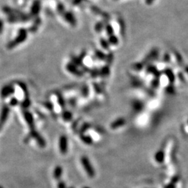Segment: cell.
Returning <instances> with one entry per match:
<instances>
[{
    "label": "cell",
    "instance_id": "7a4b0ae2",
    "mask_svg": "<svg viewBox=\"0 0 188 188\" xmlns=\"http://www.w3.org/2000/svg\"><path fill=\"white\" fill-rule=\"evenodd\" d=\"M80 161H81V163L86 173L87 174V175L90 178H94L95 175V171L93 165H91L90 160L88 158V157L82 156L81 159H80Z\"/></svg>",
    "mask_w": 188,
    "mask_h": 188
},
{
    "label": "cell",
    "instance_id": "ac0fdd59",
    "mask_svg": "<svg viewBox=\"0 0 188 188\" xmlns=\"http://www.w3.org/2000/svg\"><path fill=\"white\" fill-rule=\"evenodd\" d=\"M3 30H4V22L0 20V33H2Z\"/></svg>",
    "mask_w": 188,
    "mask_h": 188
},
{
    "label": "cell",
    "instance_id": "277c9868",
    "mask_svg": "<svg viewBox=\"0 0 188 188\" xmlns=\"http://www.w3.org/2000/svg\"><path fill=\"white\" fill-rule=\"evenodd\" d=\"M58 147H59L60 152L62 154H66L68 152L69 144H68V139L65 135H62L58 140Z\"/></svg>",
    "mask_w": 188,
    "mask_h": 188
},
{
    "label": "cell",
    "instance_id": "4fadbf2b",
    "mask_svg": "<svg viewBox=\"0 0 188 188\" xmlns=\"http://www.w3.org/2000/svg\"><path fill=\"white\" fill-rule=\"evenodd\" d=\"M29 105H30V101L29 99H27V98H26V99L23 102L22 104H21V106H22V107L24 109H26L27 107H29Z\"/></svg>",
    "mask_w": 188,
    "mask_h": 188
},
{
    "label": "cell",
    "instance_id": "3957f363",
    "mask_svg": "<svg viewBox=\"0 0 188 188\" xmlns=\"http://www.w3.org/2000/svg\"><path fill=\"white\" fill-rule=\"evenodd\" d=\"M15 92V88L12 84H7L4 87H3L1 89V97L3 98H6L8 96H10L11 95L13 94Z\"/></svg>",
    "mask_w": 188,
    "mask_h": 188
},
{
    "label": "cell",
    "instance_id": "44dd1931",
    "mask_svg": "<svg viewBox=\"0 0 188 188\" xmlns=\"http://www.w3.org/2000/svg\"><path fill=\"white\" fill-rule=\"evenodd\" d=\"M0 188H3V187H1V186H0Z\"/></svg>",
    "mask_w": 188,
    "mask_h": 188
},
{
    "label": "cell",
    "instance_id": "5b68a950",
    "mask_svg": "<svg viewBox=\"0 0 188 188\" xmlns=\"http://www.w3.org/2000/svg\"><path fill=\"white\" fill-rule=\"evenodd\" d=\"M29 137L34 138L37 141V143H38V144L39 145V146L45 147L46 146V142L44 139L43 138L41 135L38 133V132L36 131L34 129L31 130V132L29 133Z\"/></svg>",
    "mask_w": 188,
    "mask_h": 188
},
{
    "label": "cell",
    "instance_id": "7c38bea8",
    "mask_svg": "<svg viewBox=\"0 0 188 188\" xmlns=\"http://www.w3.org/2000/svg\"><path fill=\"white\" fill-rule=\"evenodd\" d=\"M123 123H124V122H123V120L120 119V120H119V121H115L114 123H113V124L112 125V128H119V126H121V125H122L123 124Z\"/></svg>",
    "mask_w": 188,
    "mask_h": 188
},
{
    "label": "cell",
    "instance_id": "ba28073f",
    "mask_svg": "<svg viewBox=\"0 0 188 188\" xmlns=\"http://www.w3.org/2000/svg\"><path fill=\"white\" fill-rule=\"evenodd\" d=\"M155 161L158 163H162L165 161V151L162 149L158 150L155 154Z\"/></svg>",
    "mask_w": 188,
    "mask_h": 188
},
{
    "label": "cell",
    "instance_id": "8fae6325",
    "mask_svg": "<svg viewBox=\"0 0 188 188\" xmlns=\"http://www.w3.org/2000/svg\"><path fill=\"white\" fill-rule=\"evenodd\" d=\"M39 8H40V3L38 1H36L33 3L32 7V13L33 15L37 14L39 11Z\"/></svg>",
    "mask_w": 188,
    "mask_h": 188
},
{
    "label": "cell",
    "instance_id": "ffe728a7",
    "mask_svg": "<svg viewBox=\"0 0 188 188\" xmlns=\"http://www.w3.org/2000/svg\"><path fill=\"white\" fill-rule=\"evenodd\" d=\"M68 188H75L74 187H68Z\"/></svg>",
    "mask_w": 188,
    "mask_h": 188
},
{
    "label": "cell",
    "instance_id": "d6986e66",
    "mask_svg": "<svg viewBox=\"0 0 188 188\" xmlns=\"http://www.w3.org/2000/svg\"><path fill=\"white\" fill-rule=\"evenodd\" d=\"M83 188H91V187H84Z\"/></svg>",
    "mask_w": 188,
    "mask_h": 188
},
{
    "label": "cell",
    "instance_id": "30bf717a",
    "mask_svg": "<svg viewBox=\"0 0 188 188\" xmlns=\"http://www.w3.org/2000/svg\"><path fill=\"white\" fill-rule=\"evenodd\" d=\"M80 139H81L82 141L85 144H87V145H91V144H93V139H92L90 136H88V135H82V136L80 137Z\"/></svg>",
    "mask_w": 188,
    "mask_h": 188
},
{
    "label": "cell",
    "instance_id": "2e32d148",
    "mask_svg": "<svg viewBox=\"0 0 188 188\" xmlns=\"http://www.w3.org/2000/svg\"><path fill=\"white\" fill-rule=\"evenodd\" d=\"M178 180H179V177L178 176H174V177H173L171 178V183H174V184H176L178 182Z\"/></svg>",
    "mask_w": 188,
    "mask_h": 188
},
{
    "label": "cell",
    "instance_id": "8992f818",
    "mask_svg": "<svg viewBox=\"0 0 188 188\" xmlns=\"http://www.w3.org/2000/svg\"><path fill=\"white\" fill-rule=\"evenodd\" d=\"M9 112H10V109L7 105H4L2 107L1 114H0V125L4 124L5 122L7 121Z\"/></svg>",
    "mask_w": 188,
    "mask_h": 188
},
{
    "label": "cell",
    "instance_id": "7402d4cb",
    "mask_svg": "<svg viewBox=\"0 0 188 188\" xmlns=\"http://www.w3.org/2000/svg\"><path fill=\"white\" fill-rule=\"evenodd\" d=\"M1 126H2V125H0V129H1Z\"/></svg>",
    "mask_w": 188,
    "mask_h": 188
},
{
    "label": "cell",
    "instance_id": "e0dca14e",
    "mask_svg": "<svg viewBox=\"0 0 188 188\" xmlns=\"http://www.w3.org/2000/svg\"><path fill=\"white\" fill-rule=\"evenodd\" d=\"M165 188H175V184L170 183L168 185H166Z\"/></svg>",
    "mask_w": 188,
    "mask_h": 188
},
{
    "label": "cell",
    "instance_id": "9a60e30c",
    "mask_svg": "<svg viewBox=\"0 0 188 188\" xmlns=\"http://www.w3.org/2000/svg\"><path fill=\"white\" fill-rule=\"evenodd\" d=\"M10 104L11 106H16L18 104V100L16 98H13L10 101Z\"/></svg>",
    "mask_w": 188,
    "mask_h": 188
},
{
    "label": "cell",
    "instance_id": "52a82bcc",
    "mask_svg": "<svg viewBox=\"0 0 188 188\" xmlns=\"http://www.w3.org/2000/svg\"><path fill=\"white\" fill-rule=\"evenodd\" d=\"M23 115L24 119H25L27 124L29 125L31 130L34 129V123H33V118L32 114H31L28 111L24 110L23 111Z\"/></svg>",
    "mask_w": 188,
    "mask_h": 188
},
{
    "label": "cell",
    "instance_id": "5bb4252c",
    "mask_svg": "<svg viewBox=\"0 0 188 188\" xmlns=\"http://www.w3.org/2000/svg\"><path fill=\"white\" fill-rule=\"evenodd\" d=\"M57 188H68L66 183L63 180H58L57 183Z\"/></svg>",
    "mask_w": 188,
    "mask_h": 188
},
{
    "label": "cell",
    "instance_id": "6da1fadb",
    "mask_svg": "<svg viewBox=\"0 0 188 188\" xmlns=\"http://www.w3.org/2000/svg\"><path fill=\"white\" fill-rule=\"evenodd\" d=\"M27 32L26 29H20L18 32V34L13 41H11L8 44V49H12L15 47H16L18 45H20L23 42H24L25 40L27 39Z\"/></svg>",
    "mask_w": 188,
    "mask_h": 188
},
{
    "label": "cell",
    "instance_id": "9c48e42d",
    "mask_svg": "<svg viewBox=\"0 0 188 188\" xmlns=\"http://www.w3.org/2000/svg\"><path fill=\"white\" fill-rule=\"evenodd\" d=\"M63 174V169L61 166H57L53 171V177L54 179L60 180L61 175Z\"/></svg>",
    "mask_w": 188,
    "mask_h": 188
}]
</instances>
